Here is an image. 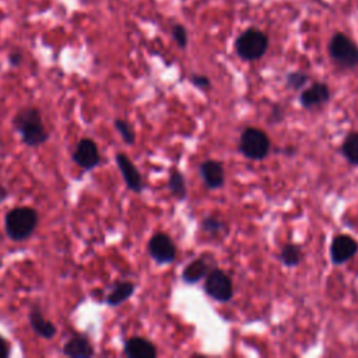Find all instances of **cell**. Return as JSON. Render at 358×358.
Instances as JSON below:
<instances>
[{
  "instance_id": "cell-1",
  "label": "cell",
  "mask_w": 358,
  "mask_h": 358,
  "mask_svg": "<svg viewBox=\"0 0 358 358\" xmlns=\"http://www.w3.org/2000/svg\"><path fill=\"white\" fill-rule=\"evenodd\" d=\"M11 124L20 133L22 143L28 147H39L49 138V133L42 122L41 110L35 106L20 109L13 116Z\"/></svg>"
},
{
  "instance_id": "cell-2",
  "label": "cell",
  "mask_w": 358,
  "mask_h": 358,
  "mask_svg": "<svg viewBox=\"0 0 358 358\" xmlns=\"http://www.w3.org/2000/svg\"><path fill=\"white\" fill-rule=\"evenodd\" d=\"M38 225V213L31 207H15L4 217V229L11 241L28 239Z\"/></svg>"
},
{
  "instance_id": "cell-3",
  "label": "cell",
  "mask_w": 358,
  "mask_h": 358,
  "mask_svg": "<svg viewBox=\"0 0 358 358\" xmlns=\"http://www.w3.org/2000/svg\"><path fill=\"white\" fill-rule=\"evenodd\" d=\"M271 148V141L267 133L259 127H246L242 130L239 137L241 154L252 161L264 159Z\"/></svg>"
},
{
  "instance_id": "cell-4",
  "label": "cell",
  "mask_w": 358,
  "mask_h": 358,
  "mask_svg": "<svg viewBox=\"0 0 358 358\" xmlns=\"http://www.w3.org/2000/svg\"><path fill=\"white\" fill-rule=\"evenodd\" d=\"M329 55L331 60L343 70L358 67V46L343 32H337L329 42Z\"/></svg>"
},
{
  "instance_id": "cell-5",
  "label": "cell",
  "mask_w": 358,
  "mask_h": 358,
  "mask_svg": "<svg viewBox=\"0 0 358 358\" xmlns=\"http://www.w3.org/2000/svg\"><path fill=\"white\" fill-rule=\"evenodd\" d=\"M268 48V38L256 28H248L235 41V50L243 60L253 62L264 56Z\"/></svg>"
},
{
  "instance_id": "cell-6",
  "label": "cell",
  "mask_w": 358,
  "mask_h": 358,
  "mask_svg": "<svg viewBox=\"0 0 358 358\" xmlns=\"http://www.w3.org/2000/svg\"><path fill=\"white\" fill-rule=\"evenodd\" d=\"M204 292L217 302H229L234 296L231 277L221 268H213L204 277Z\"/></svg>"
},
{
  "instance_id": "cell-7",
  "label": "cell",
  "mask_w": 358,
  "mask_h": 358,
  "mask_svg": "<svg viewBox=\"0 0 358 358\" xmlns=\"http://www.w3.org/2000/svg\"><path fill=\"white\" fill-rule=\"evenodd\" d=\"M150 257L158 264H169L176 259V245L166 232H155L147 245Z\"/></svg>"
},
{
  "instance_id": "cell-8",
  "label": "cell",
  "mask_w": 358,
  "mask_h": 358,
  "mask_svg": "<svg viewBox=\"0 0 358 358\" xmlns=\"http://www.w3.org/2000/svg\"><path fill=\"white\" fill-rule=\"evenodd\" d=\"M358 253V242L347 235V234H338L331 239L329 255L333 264L340 266L351 260Z\"/></svg>"
},
{
  "instance_id": "cell-9",
  "label": "cell",
  "mask_w": 358,
  "mask_h": 358,
  "mask_svg": "<svg viewBox=\"0 0 358 358\" xmlns=\"http://www.w3.org/2000/svg\"><path fill=\"white\" fill-rule=\"evenodd\" d=\"M71 158L84 171H92L101 164V154L92 138H81L77 143Z\"/></svg>"
},
{
  "instance_id": "cell-10",
  "label": "cell",
  "mask_w": 358,
  "mask_h": 358,
  "mask_svg": "<svg viewBox=\"0 0 358 358\" xmlns=\"http://www.w3.org/2000/svg\"><path fill=\"white\" fill-rule=\"evenodd\" d=\"M115 159L126 186L134 193H141L144 189L143 178L137 166L133 164V161L124 152H117Z\"/></svg>"
},
{
  "instance_id": "cell-11",
  "label": "cell",
  "mask_w": 358,
  "mask_h": 358,
  "mask_svg": "<svg viewBox=\"0 0 358 358\" xmlns=\"http://www.w3.org/2000/svg\"><path fill=\"white\" fill-rule=\"evenodd\" d=\"M330 101V88L326 83L316 81L305 88L299 95V103L305 109L319 108Z\"/></svg>"
},
{
  "instance_id": "cell-12",
  "label": "cell",
  "mask_w": 358,
  "mask_h": 358,
  "mask_svg": "<svg viewBox=\"0 0 358 358\" xmlns=\"http://www.w3.org/2000/svg\"><path fill=\"white\" fill-rule=\"evenodd\" d=\"M200 176L207 189L215 190L224 186L225 183V171L220 161L215 159H206L199 166Z\"/></svg>"
},
{
  "instance_id": "cell-13",
  "label": "cell",
  "mask_w": 358,
  "mask_h": 358,
  "mask_svg": "<svg viewBox=\"0 0 358 358\" xmlns=\"http://www.w3.org/2000/svg\"><path fill=\"white\" fill-rule=\"evenodd\" d=\"M62 352L63 355L70 358H90V357H94L95 350L87 336L74 334L63 344Z\"/></svg>"
},
{
  "instance_id": "cell-14",
  "label": "cell",
  "mask_w": 358,
  "mask_h": 358,
  "mask_svg": "<svg viewBox=\"0 0 358 358\" xmlns=\"http://www.w3.org/2000/svg\"><path fill=\"white\" fill-rule=\"evenodd\" d=\"M123 352L129 358H155L158 355L154 343L144 337H130L123 344Z\"/></svg>"
},
{
  "instance_id": "cell-15",
  "label": "cell",
  "mask_w": 358,
  "mask_h": 358,
  "mask_svg": "<svg viewBox=\"0 0 358 358\" xmlns=\"http://www.w3.org/2000/svg\"><path fill=\"white\" fill-rule=\"evenodd\" d=\"M28 320H29V324H31L32 330L39 337L50 340L56 334V326L42 315V310H41L39 306L34 305L31 308L29 315H28Z\"/></svg>"
},
{
  "instance_id": "cell-16",
  "label": "cell",
  "mask_w": 358,
  "mask_h": 358,
  "mask_svg": "<svg viewBox=\"0 0 358 358\" xmlns=\"http://www.w3.org/2000/svg\"><path fill=\"white\" fill-rule=\"evenodd\" d=\"M210 271V264L206 257H197L187 263L182 270L180 278L185 284H196L201 281Z\"/></svg>"
},
{
  "instance_id": "cell-17",
  "label": "cell",
  "mask_w": 358,
  "mask_h": 358,
  "mask_svg": "<svg viewBox=\"0 0 358 358\" xmlns=\"http://www.w3.org/2000/svg\"><path fill=\"white\" fill-rule=\"evenodd\" d=\"M136 285L131 281H117L113 284L110 292L108 294L105 302L109 306H119L122 305L124 301H127L129 298H131V295L134 294Z\"/></svg>"
},
{
  "instance_id": "cell-18",
  "label": "cell",
  "mask_w": 358,
  "mask_h": 358,
  "mask_svg": "<svg viewBox=\"0 0 358 358\" xmlns=\"http://www.w3.org/2000/svg\"><path fill=\"white\" fill-rule=\"evenodd\" d=\"M168 190L172 194V197L176 199L178 201H183L187 197L186 179H185L183 173L176 168H171V171H169Z\"/></svg>"
},
{
  "instance_id": "cell-19",
  "label": "cell",
  "mask_w": 358,
  "mask_h": 358,
  "mask_svg": "<svg viewBox=\"0 0 358 358\" xmlns=\"http://www.w3.org/2000/svg\"><path fill=\"white\" fill-rule=\"evenodd\" d=\"M341 154L354 166H358V131H351L345 136L341 144Z\"/></svg>"
},
{
  "instance_id": "cell-20",
  "label": "cell",
  "mask_w": 358,
  "mask_h": 358,
  "mask_svg": "<svg viewBox=\"0 0 358 358\" xmlns=\"http://www.w3.org/2000/svg\"><path fill=\"white\" fill-rule=\"evenodd\" d=\"M278 259L285 267H296L302 260V249L296 243H287L282 246Z\"/></svg>"
},
{
  "instance_id": "cell-21",
  "label": "cell",
  "mask_w": 358,
  "mask_h": 358,
  "mask_svg": "<svg viewBox=\"0 0 358 358\" xmlns=\"http://www.w3.org/2000/svg\"><path fill=\"white\" fill-rule=\"evenodd\" d=\"M201 228L204 232H207L213 236H218V235L228 232V225L222 220H220L218 217H214V215H208V217L203 218Z\"/></svg>"
},
{
  "instance_id": "cell-22",
  "label": "cell",
  "mask_w": 358,
  "mask_h": 358,
  "mask_svg": "<svg viewBox=\"0 0 358 358\" xmlns=\"http://www.w3.org/2000/svg\"><path fill=\"white\" fill-rule=\"evenodd\" d=\"M113 124H115V129L119 131L122 140H123L127 145L134 144V141H136V133H134L133 126H131L127 120H124V119H115Z\"/></svg>"
},
{
  "instance_id": "cell-23",
  "label": "cell",
  "mask_w": 358,
  "mask_h": 358,
  "mask_svg": "<svg viewBox=\"0 0 358 358\" xmlns=\"http://www.w3.org/2000/svg\"><path fill=\"white\" fill-rule=\"evenodd\" d=\"M309 76L303 71H291L287 74L285 77V85L289 90H301L305 87V84L308 83Z\"/></svg>"
},
{
  "instance_id": "cell-24",
  "label": "cell",
  "mask_w": 358,
  "mask_h": 358,
  "mask_svg": "<svg viewBox=\"0 0 358 358\" xmlns=\"http://www.w3.org/2000/svg\"><path fill=\"white\" fill-rule=\"evenodd\" d=\"M172 36L176 42V45L180 48V49H185L187 46V41H189V36H187V31L183 25L180 24H176L172 27Z\"/></svg>"
},
{
  "instance_id": "cell-25",
  "label": "cell",
  "mask_w": 358,
  "mask_h": 358,
  "mask_svg": "<svg viewBox=\"0 0 358 358\" xmlns=\"http://www.w3.org/2000/svg\"><path fill=\"white\" fill-rule=\"evenodd\" d=\"M190 83L194 87L200 88V90H208L211 87L210 78L207 76H204V74H192L190 76Z\"/></svg>"
},
{
  "instance_id": "cell-26",
  "label": "cell",
  "mask_w": 358,
  "mask_h": 358,
  "mask_svg": "<svg viewBox=\"0 0 358 358\" xmlns=\"http://www.w3.org/2000/svg\"><path fill=\"white\" fill-rule=\"evenodd\" d=\"M282 119H284L282 108H281L278 103H275V105L273 106V109H271V117H270V122L278 123V122H281Z\"/></svg>"
},
{
  "instance_id": "cell-27",
  "label": "cell",
  "mask_w": 358,
  "mask_h": 358,
  "mask_svg": "<svg viewBox=\"0 0 358 358\" xmlns=\"http://www.w3.org/2000/svg\"><path fill=\"white\" fill-rule=\"evenodd\" d=\"M10 355V345L7 343V340L0 336V358H7Z\"/></svg>"
},
{
  "instance_id": "cell-28",
  "label": "cell",
  "mask_w": 358,
  "mask_h": 358,
  "mask_svg": "<svg viewBox=\"0 0 358 358\" xmlns=\"http://www.w3.org/2000/svg\"><path fill=\"white\" fill-rule=\"evenodd\" d=\"M8 62H10L11 66L17 67V66H20V63L22 62V55H21L20 52H11L10 56H8Z\"/></svg>"
},
{
  "instance_id": "cell-29",
  "label": "cell",
  "mask_w": 358,
  "mask_h": 358,
  "mask_svg": "<svg viewBox=\"0 0 358 358\" xmlns=\"http://www.w3.org/2000/svg\"><path fill=\"white\" fill-rule=\"evenodd\" d=\"M7 197V190L0 185V201H3Z\"/></svg>"
}]
</instances>
